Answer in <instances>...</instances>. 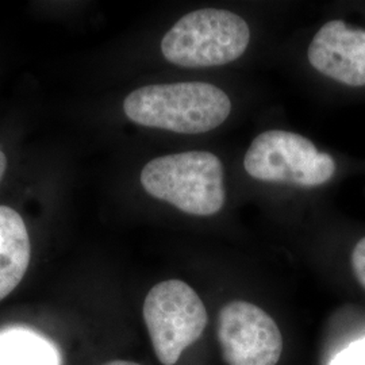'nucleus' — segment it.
<instances>
[{
	"instance_id": "obj_8",
	"label": "nucleus",
	"mask_w": 365,
	"mask_h": 365,
	"mask_svg": "<svg viewBox=\"0 0 365 365\" xmlns=\"http://www.w3.org/2000/svg\"><path fill=\"white\" fill-rule=\"evenodd\" d=\"M30 264V238L22 217L0 206V300L22 282Z\"/></svg>"
},
{
	"instance_id": "obj_12",
	"label": "nucleus",
	"mask_w": 365,
	"mask_h": 365,
	"mask_svg": "<svg viewBox=\"0 0 365 365\" xmlns=\"http://www.w3.org/2000/svg\"><path fill=\"white\" fill-rule=\"evenodd\" d=\"M6 168H7V157L3 153V150L0 149V180H1V178L4 175V172H6Z\"/></svg>"
},
{
	"instance_id": "obj_9",
	"label": "nucleus",
	"mask_w": 365,
	"mask_h": 365,
	"mask_svg": "<svg viewBox=\"0 0 365 365\" xmlns=\"http://www.w3.org/2000/svg\"><path fill=\"white\" fill-rule=\"evenodd\" d=\"M0 365H64L60 348L31 327L0 329Z\"/></svg>"
},
{
	"instance_id": "obj_1",
	"label": "nucleus",
	"mask_w": 365,
	"mask_h": 365,
	"mask_svg": "<svg viewBox=\"0 0 365 365\" xmlns=\"http://www.w3.org/2000/svg\"><path fill=\"white\" fill-rule=\"evenodd\" d=\"M123 111L131 122L179 134H202L217 129L232 111L221 88L200 81L145 86L130 92Z\"/></svg>"
},
{
	"instance_id": "obj_7",
	"label": "nucleus",
	"mask_w": 365,
	"mask_h": 365,
	"mask_svg": "<svg viewBox=\"0 0 365 365\" xmlns=\"http://www.w3.org/2000/svg\"><path fill=\"white\" fill-rule=\"evenodd\" d=\"M315 71L351 87L365 86V30L330 21L318 30L307 51Z\"/></svg>"
},
{
	"instance_id": "obj_4",
	"label": "nucleus",
	"mask_w": 365,
	"mask_h": 365,
	"mask_svg": "<svg viewBox=\"0 0 365 365\" xmlns=\"http://www.w3.org/2000/svg\"><path fill=\"white\" fill-rule=\"evenodd\" d=\"M143 314L157 359L164 365L176 364L209 324L205 303L194 288L178 279L150 288Z\"/></svg>"
},
{
	"instance_id": "obj_11",
	"label": "nucleus",
	"mask_w": 365,
	"mask_h": 365,
	"mask_svg": "<svg viewBox=\"0 0 365 365\" xmlns=\"http://www.w3.org/2000/svg\"><path fill=\"white\" fill-rule=\"evenodd\" d=\"M352 268L357 280L365 288V237L353 249Z\"/></svg>"
},
{
	"instance_id": "obj_10",
	"label": "nucleus",
	"mask_w": 365,
	"mask_h": 365,
	"mask_svg": "<svg viewBox=\"0 0 365 365\" xmlns=\"http://www.w3.org/2000/svg\"><path fill=\"white\" fill-rule=\"evenodd\" d=\"M329 365H365V337L353 341L337 353Z\"/></svg>"
},
{
	"instance_id": "obj_2",
	"label": "nucleus",
	"mask_w": 365,
	"mask_h": 365,
	"mask_svg": "<svg viewBox=\"0 0 365 365\" xmlns=\"http://www.w3.org/2000/svg\"><path fill=\"white\" fill-rule=\"evenodd\" d=\"M141 184L149 195L197 217L217 214L226 200L221 160L203 150L153 158L143 168Z\"/></svg>"
},
{
	"instance_id": "obj_6",
	"label": "nucleus",
	"mask_w": 365,
	"mask_h": 365,
	"mask_svg": "<svg viewBox=\"0 0 365 365\" xmlns=\"http://www.w3.org/2000/svg\"><path fill=\"white\" fill-rule=\"evenodd\" d=\"M217 339L226 365H276L283 352L282 331L274 318L245 300L222 307Z\"/></svg>"
},
{
	"instance_id": "obj_13",
	"label": "nucleus",
	"mask_w": 365,
	"mask_h": 365,
	"mask_svg": "<svg viewBox=\"0 0 365 365\" xmlns=\"http://www.w3.org/2000/svg\"><path fill=\"white\" fill-rule=\"evenodd\" d=\"M103 365H141L138 363H134V361H126V360H114V361H110V363H106Z\"/></svg>"
},
{
	"instance_id": "obj_3",
	"label": "nucleus",
	"mask_w": 365,
	"mask_h": 365,
	"mask_svg": "<svg viewBox=\"0 0 365 365\" xmlns=\"http://www.w3.org/2000/svg\"><path fill=\"white\" fill-rule=\"evenodd\" d=\"M250 30L237 14L202 9L182 16L161 41L167 61L184 68H209L233 63L248 49Z\"/></svg>"
},
{
	"instance_id": "obj_5",
	"label": "nucleus",
	"mask_w": 365,
	"mask_h": 365,
	"mask_svg": "<svg viewBox=\"0 0 365 365\" xmlns=\"http://www.w3.org/2000/svg\"><path fill=\"white\" fill-rule=\"evenodd\" d=\"M244 168L256 180L318 187L336 172V161L306 137L286 130L259 134L244 157Z\"/></svg>"
}]
</instances>
